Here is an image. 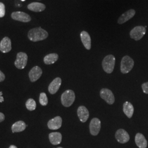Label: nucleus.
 Wrapping results in <instances>:
<instances>
[{"mask_svg": "<svg viewBox=\"0 0 148 148\" xmlns=\"http://www.w3.org/2000/svg\"><path fill=\"white\" fill-rule=\"evenodd\" d=\"M48 36L47 32L41 27H36L31 29L28 32L29 40L33 42H37L44 40Z\"/></svg>", "mask_w": 148, "mask_h": 148, "instance_id": "obj_1", "label": "nucleus"}, {"mask_svg": "<svg viewBox=\"0 0 148 148\" xmlns=\"http://www.w3.org/2000/svg\"><path fill=\"white\" fill-rule=\"evenodd\" d=\"M115 64V58L113 55H108L104 58L102 66L104 71L108 74H111L114 71Z\"/></svg>", "mask_w": 148, "mask_h": 148, "instance_id": "obj_2", "label": "nucleus"}, {"mask_svg": "<svg viewBox=\"0 0 148 148\" xmlns=\"http://www.w3.org/2000/svg\"><path fill=\"white\" fill-rule=\"evenodd\" d=\"M75 100V95L74 91L68 90H65L61 96V101L65 107H69L74 103Z\"/></svg>", "mask_w": 148, "mask_h": 148, "instance_id": "obj_3", "label": "nucleus"}, {"mask_svg": "<svg viewBox=\"0 0 148 148\" xmlns=\"http://www.w3.org/2000/svg\"><path fill=\"white\" fill-rule=\"evenodd\" d=\"M134 61L130 57H123L121 62V71L122 74H127L130 72L134 66Z\"/></svg>", "mask_w": 148, "mask_h": 148, "instance_id": "obj_4", "label": "nucleus"}, {"mask_svg": "<svg viewBox=\"0 0 148 148\" xmlns=\"http://www.w3.org/2000/svg\"><path fill=\"white\" fill-rule=\"evenodd\" d=\"M146 33V28L143 26L134 27L130 32V37L136 41H139L143 38Z\"/></svg>", "mask_w": 148, "mask_h": 148, "instance_id": "obj_5", "label": "nucleus"}, {"mask_svg": "<svg viewBox=\"0 0 148 148\" xmlns=\"http://www.w3.org/2000/svg\"><path fill=\"white\" fill-rule=\"evenodd\" d=\"M27 62V56L26 53L19 52L16 55V59L14 62V65L16 68L23 69L25 68Z\"/></svg>", "mask_w": 148, "mask_h": 148, "instance_id": "obj_6", "label": "nucleus"}, {"mask_svg": "<svg viewBox=\"0 0 148 148\" xmlns=\"http://www.w3.org/2000/svg\"><path fill=\"white\" fill-rule=\"evenodd\" d=\"M101 97L106 102L111 105L115 102V97L111 90L108 88H103L100 92Z\"/></svg>", "mask_w": 148, "mask_h": 148, "instance_id": "obj_7", "label": "nucleus"}, {"mask_svg": "<svg viewBox=\"0 0 148 148\" xmlns=\"http://www.w3.org/2000/svg\"><path fill=\"white\" fill-rule=\"evenodd\" d=\"M101 122L98 118H93L90 122V131L92 136H97L100 132Z\"/></svg>", "mask_w": 148, "mask_h": 148, "instance_id": "obj_8", "label": "nucleus"}, {"mask_svg": "<svg viewBox=\"0 0 148 148\" xmlns=\"http://www.w3.org/2000/svg\"><path fill=\"white\" fill-rule=\"evenodd\" d=\"M115 138L117 142L121 144L127 143L130 138L128 133L123 129H119L117 131Z\"/></svg>", "mask_w": 148, "mask_h": 148, "instance_id": "obj_9", "label": "nucleus"}, {"mask_svg": "<svg viewBox=\"0 0 148 148\" xmlns=\"http://www.w3.org/2000/svg\"><path fill=\"white\" fill-rule=\"evenodd\" d=\"M11 16L12 19L17 21L27 23L31 21V18L29 15L23 12H13Z\"/></svg>", "mask_w": 148, "mask_h": 148, "instance_id": "obj_10", "label": "nucleus"}, {"mask_svg": "<svg viewBox=\"0 0 148 148\" xmlns=\"http://www.w3.org/2000/svg\"><path fill=\"white\" fill-rule=\"evenodd\" d=\"M42 74V70L39 66H35L32 68L29 73V79L32 82L36 81L39 79Z\"/></svg>", "mask_w": 148, "mask_h": 148, "instance_id": "obj_11", "label": "nucleus"}, {"mask_svg": "<svg viewBox=\"0 0 148 148\" xmlns=\"http://www.w3.org/2000/svg\"><path fill=\"white\" fill-rule=\"evenodd\" d=\"M62 125V119L60 116L55 117L48 122V127L50 130H56L59 129Z\"/></svg>", "mask_w": 148, "mask_h": 148, "instance_id": "obj_12", "label": "nucleus"}, {"mask_svg": "<svg viewBox=\"0 0 148 148\" xmlns=\"http://www.w3.org/2000/svg\"><path fill=\"white\" fill-rule=\"evenodd\" d=\"M136 14V11L133 9H131L123 13L118 19L117 23L119 24H122L126 21L130 20Z\"/></svg>", "mask_w": 148, "mask_h": 148, "instance_id": "obj_13", "label": "nucleus"}, {"mask_svg": "<svg viewBox=\"0 0 148 148\" xmlns=\"http://www.w3.org/2000/svg\"><path fill=\"white\" fill-rule=\"evenodd\" d=\"M61 84H62V79L60 77H57L55 79H53L52 82L48 86L49 92L52 95L56 93L59 89Z\"/></svg>", "mask_w": 148, "mask_h": 148, "instance_id": "obj_14", "label": "nucleus"}, {"mask_svg": "<svg viewBox=\"0 0 148 148\" xmlns=\"http://www.w3.org/2000/svg\"><path fill=\"white\" fill-rule=\"evenodd\" d=\"M12 49L11 41L8 37H4L0 43V51L2 53H8Z\"/></svg>", "mask_w": 148, "mask_h": 148, "instance_id": "obj_15", "label": "nucleus"}, {"mask_svg": "<svg viewBox=\"0 0 148 148\" xmlns=\"http://www.w3.org/2000/svg\"><path fill=\"white\" fill-rule=\"evenodd\" d=\"M77 115L81 121L85 122L88 119L89 111L85 106H80L77 109Z\"/></svg>", "mask_w": 148, "mask_h": 148, "instance_id": "obj_16", "label": "nucleus"}, {"mask_svg": "<svg viewBox=\"0 0 148 148\" xmlns=\"http://www.w3.org/2000/svg\"><path fill=\"white\" fill-rule=\"evenodd\" d=\"M81 41L84 46L87 50H90L91 48V38L89 34L86 31H83L80 34Z\"/></svg>", "mask_w": 148, "mask_h": 148, "instance_id": "obj_17", "label": "nucleus"}, {"mask_svg": "<svg viewBox=\"0 0 148 148\" xmlns=\"http://www.w3.org/2000/svg\"><path fill=\"white\" fill-rule=\"evenodd\" d=\"M135 142L138 148H146L148 145V142L145 138L143 134L140 133H138L136 135Z\"/></svg>", "mask_w": 148, "mask_h": 148, "instance_id": "obj_18", "label": "nucleus"}, {"mask_svg": "<svg viewBox=\"0 0 148 148\" xmlns=\"http://www.w3.org/2000/svg\"><path fill=\"white\" fill-rule=\"evenodd\" d=\"M49 139L53 145H58L62 142V136L59 132L51 133L49 134Z\"/></svg>", "mask_w": 148, "mask_h": 148, "instance_id": "obj_19", "label": "nucleus"}, {"mask_svg": "<svg viewBox=\"0 0 148 148\" xmlns=\"http://www.w3.org/2000/svg\"><path fill=\"white\" fill-rule=\"evenodd\" d=\"M123 111L125 114L130 119L132 117L134 112L133 106L130 102L126 101L123 105Z\"/></svg>", "mask_w": 148, "mask_h": 148, "instance_id": "obj_20", "label": "nucleus"}, {"mask_svg": "<svg viewBox=\"0 0 148 148\" xmlns=\"http://www.w3.org/2000/svg\"><path fill=\"white\" fill-rule=\"evenodd\" d=\"M27 8L30 11L35 12H40L44 11L46 8V6L41 3L32 2L27 5Z\"/></svg>", "mask_w": 148, "mask_h": 148, "instance_id": "obj_21", "label": "nucleus"}, {"mask_svg": "<svg viewBox=\"0 0 148 148\" xmlns=\"http://www.w3.org/2000/svg\"><path fill=\"white\" fill-rule=\"evenodd\" d=\"M27 125L23 121L16 122L12 126V131L13 133L21 132L24 131Z\"/></svg>", "mask_w": 148, "mask_h": 148, "instance_id": "obj_22", "label": "nucleus"}, {"mask_svg": "<svg viewBox=\"0 0 148 148\" xmlns=\"http://www.w3.org/2000/svg\"><path fill=\"white\" fill-rule=\"evenodd\" d=\"M58 58V55L57 53H51L46 56L43 59V61L46 64L50 65L56 62Z\"/></svg>", "mask_w": 148, "mask_h": 148, "instance_id": "obj_23", "label": "nucleus"}, {"mask_svg": "<svg viewBox=\"0 0 148 148\" xmlns=\"http://www.w3.org/2000/svg\"><path fill=\"white\" fill-rule=\"evenodd\" d=\"M25 106L27 110L30 111H33V110H35L36 108V101L33 99L30 98L25 103Z\"/></svg>", "mask_w": 148, "mask_h": 148, "instance_id": "obj_24", "label": "nucleus"}, {"mask_svg": "<svg viewBox=\"0 0 148 148\" xmlns=\"http://www.w3.org/2000/svg\"><path fill=\"white\" fill-rule=\"evenodd\" d=\"M39 101L41 105L42 106H46L48 104V98L47 95L45 93H41L40 95Z\"/></svg>", "mask_w": 148, "mask_h": 148, "instance_id": "obj_25", "label": "nucleus"}, {"mask_svg": "<svg viewBox=\"0 0 148 148\" xmlns=\"http://www.w3.org/2000/svg\"><path fill=\"white\" fill-rule=\"evenodd\" d=\"M5 15V6L2 2H0V18L3 17Z\"/></svg>", "mask_w": 148, "mask_h": 148, "instance_id": "obj_26", "label": "nucleus"}, {"mask_svg": "<svg viewBox=\"0 0 148 148\" xmlns=\"http://www.w3.org/2000/svg\"><path fill=\"white\" fill-rule=\"evenodd\" d=\"M143 92L145 94H148V82L144 83L142 86Z\"/></svg>", "mask_w": 148, "mask_h": 148, "instance_id": "obj_27", "label": "nucleus"}, {"mask_svg": "<svg viewBox=\"0 0 148 148\" xmlns=\"http://www.w3.org/2000/svg\"><path fill=\"white\" fill-rule=\"evenodd\" d=\"M5 79V75L0 70V82L3 81Z\"/></svg>", "mask_w": 148, "mask_h": 148, "instance_id": "obj_28", "label": "nucleus"}, {"mask_svg": "<svg viewBox=\"0 0 148 148\" xmlns=\"http://www.w3.org/2000/svg\"><path fill=\"white\" fill-rule=\"evenodd\" d=\"M5 119V115H4L3 113L0 112V122H1L3 121H4Z\"/></svg>", "mask_w": 148, "mask_h": 148, "instance_id": "obj_29", "label": "nucleus"}, {"mask_svg": "<svg viewBox=\"0 0 148 148\" xmlns=\"http://www.w3.org/2000/svg\"><path fill=\"white\" fill-rule=\"evenodd\" d=\"M4 101V98L3 97V93L0 90V103H2Z\"/></svg>", "mask_w": 148, "mask_h": 148, "instance_id": "obj_30", "label": "nucleus"}, {"mask_svg": "<svg viewBox=\"0 0 148 148\" xmlns=\"http://www.w3.org/2000/svg\"><path fill=\"white\" fill-rule=\"evenodd\" d=\"M17 148V147L15 146V145H11L10 147V148Z\"/></svg>", "mask_w": 148, "mask_h": 148, "instance_id": "obj_31", "label": "nucleus"}, {"mask_svg": "<svg viewBox=\"0 0 148 148\" xmlns=\"http://www.w3.org/2000/svg\"><path fill=\"white\" fill-rule=\"evenodd\" d=\"M22 1H25V0H21Z\"/></svg>", "mask_w": 148, "mask_h": 148, "instance_id": "obj_32", "label": "nucleus"}, {"mask_svg": "<svg viewBox=\"0 0 148 148\" xmlns=\"http://www.w3.org/2000/svg\"><path fill=\"white\" fill-rule=\"evenodd\" d=\"M62 148V147H58V148Z\"/></svg>", "mask_w": 148, "mask_h": 148, "instance_id": "obj_33", "label": "nucleus"}]
</instances>
